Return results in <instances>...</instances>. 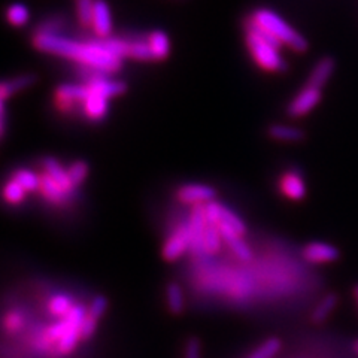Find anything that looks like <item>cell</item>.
Wrapping results in <instances>:
<instances>
[{
    "label": "cell",
    "instance_id": "obj_1",
    "mask_svg": "<svg viewBox=\"0 0 358 358\" xmlns=\"http://www.w3.org/2000/svg\"><path fill=\"white\" fill-rule=\"evenodd\" d=\"M33 45L42 52L73 60L87 71L103 75L115 73L122 64V59L110 50L106 39L75 41L60 35L36 31L33 36Z\"/></svg>",
    "mask_w": 358,
    "mask_h": 358
},
{
    "label": "cell",
    "instance_id": "obj_2",
    "mask_svg": "<svg viewBox=\"0 0 358 358\" xmlns=\"http://www.w3.org/2000/svg\"><path fill=\"white\" fill-rule=\"evenodd\" d=\"M246 47L250 50L254 62L266 72H282L287 69V63L281 55V43L267 36L264 31L250 21L245 30Z\"/></svg>",
    "mask_w": 358,
    "mask_h": 358
},
{
    "label": "cell",
    "instance_id": "obj_3",
    "mask_svg": "<svg viewBox=\"0 0 358 358\" xmlns=\"http://www.w3.org/2000/svg\"><path fill=\"white\" fill-rule=\"evenodd\" d=\"M251 22L278 43L287 45L297 52H305L308 50V41L291 27L281 15L271 9H257L251 17Z\"/></svg>",
    "mask_w": 358,
    "mask_h": 358
},
{
    "label": "cell",
    "instance_id": "obj_4",
    "mask_svg": "<svg viewBox=\"0 0 358 358\" xmlns=\"http://www.w3.org/2000/svg\"><path fill=\"white\" fill-rule=\"evenodd\" d=\"M90 96L87 84H63L55 88V105L64 114L81 112L83 105Z\"/></svg>",
    "mask_w": 358,
    "mask_h": 358
},
{
    "label": "cell",
    "instance_id": "obj_5",
    "mask_svg": "<svg viewBox=\"0 0 358 358\" xmlns=\"http://www.w3.org/2000/svg\"><path fill=\"white\" fill-rule=\"evenodd\" d=\"M192 248V234H189L188 222H182L178 226L166 239L163 245V259L169 263H173Z\"/></svg>",
    "mask_w": 358,
    "mask_h": 358
},
{
    "label": "cell",
    "instance_id": "obj_6",
    "mask_svg": "<svg viewBox=\"0 0 358 358\" xmlns=\"http://www.w3.org/2000/svg\"><path fill=\"white\" fill-rule=\"evenodd\" d=\"M321 97H322L321 88L306 84L289 102L287 108L288 115L293 118H301L310 114V112L321 102Z\"/></svg>",
    "mask_w": 358,
    "mask_h": 358
},
{
    "label": "cell",
    "instance_id": "obj_7",
    "mask_svg": "<svg viewBox=\"0 0 358 358\" xmlns=\"http://www.w3.org/2000/svg\"><path fill=\"white\" fill-rule=\"evenodd\" d=\"M205 210H206V218L210 224H214V226H218V224H226V226L231 227L233 230H236L239 234L246 233V226L243 220L234 214V212L224 206L220 201H210V203L205 205Z\"/></svg>",
    "mask_w": 358,
    "mask_h": 358
},
{
    "label": "cell",
    "instance_id": "obj_8",
    "mask_svg": "<svg viewBox=\"0 0 358 358\" xmlns=\"http://www.w3.org/2000/svg\"><path fill=\"white\" fill-rule=\"evenodd\" d=\"M215 196V188H212L210 185L206 184H185L182 187H179L176 192V199L181 201V203L192 205L193 208L210 203V201H214Z\"/></svg>",
    "mask_w": 358,
    "mask_h": 358
},
{
    "label": "cell",
    "instance_id": "obj_9",
    "mask_svg": "<svg viewBox=\"0 0 358 358\" xmlns=\"http://www.w3.org/2000/svg\"><path fill=\"white\" fill-rule=\"evenodd\" d=\"M339 255V250L326 242H310L301 250V257L310 264H329L338 260Z\"/></svg>",
    "mask_w": 358,
    "mask_h": 358
},
{
    "label": "cell",
    "instance_id": "obj_10",
    "mask_svg": "<svg viewBox=\"0 0 358 358\" xmlns=\"http://www.w3.org/2000/svg\"><path fill=\"white\" fill-rule=\"evenodd\" d=\"M90 72H92V71H90ZM87 85L92 88L93 92L105 96L106 99L117 97V96H121V94H124L127 92L126 83L110 80V78H108L106 75L97 73V72L90 73Z\"/></svg>",
    "mask_w": 358,
    "mask_h": 358
},
{
    "label": "cell",
    "instance_id": "obj_11",
    "mask_svg": "<svg viewBox=\"0 0 358 358\" xmlns=\"http://www.w3.org/2000/svg\"><path fill=\"white\" fill-rule=\"evenodd\" d=\"M93 31L99 39H109L112 35V29H114V22H112L110 8L105 0H96L92 15V26Z\"/></svg>",
    "mask_w": 358,
    "mask_h": 358
},
{
    "label": "cell",
    "instance_id": "obj_12",
    "mask_svg": "<svg viewBox=\"0 0 358 358\" xmlns=\"http://www.w3.org/2000/svg\"><path fill=\"white\" fill-rule=\"evenodd\" d=\"M218 230L222 236V241L227 243V246L230 248V251L236 255V259H239L241 262H250L252 259V252L251 248L243 241L242 234H239L236 230H233L231 227L226 226V224H218Z\"/></svg>",
    "mask_w": 358,
    "mask_h": 358
},
{
    "label": "cell",
    "instance_id": "obj_13",
    "mask_svg": "<svg viewBox=\"0 0 358 358\" xmlns=\"http://www.w3.org/2000/svg\"><path fill=\"white\" fill-rule=\"evenodd\" d=\"M108 112H109V99H106L105 96L93 92V90L90 88V96L87 97V100H85L84 105H83L81 114L88 121L99 122V121H102V120L106 118Z\"/></svg>",
    "mask_w": 358,
    "mask_h": 358
},
{
    "label": "cell",
    "instance_id": "obj_14",
    "mask_svg": "<svg viewBox=\"0 0 358 358\" xmlns=\"http://www.w3.org/2000/svg\"><path fill=\"white\" fill-rule=\"evenodd\" d=\"M281 193L293 201L303 200L306 197V184L303 181V176L297 171H288L282 175L281 182H279Z\"/></svg>",
    "mask_w": 358,
    "mask_h": 358
},
{
    "label": "cell",
    "instance_id": "obj_15",
    "mask_svg": "<svg viewBox=\"0 0 358 358\" xmlns=\"http://www.w3.org/2000/svg\"><path fill=\"white\" fill-rule=\"evenodd\" d=\"M42 166H43V172L48 176H51L54 181L64 189L66 194L71 196L75 192L76 188L73 187V184L71 181L67 169H64V167L54 159V157H47V159H43Z\"/></svg>",
    "mask_w": 358,
    "mask_h": 358
},
{
    "label": "cell",
    "instance_id": "obj_16",
    "mask_svg": "<svg viewBox=\"0 0 358 358\" xmlns=\"http://www.w3.org/2000/svg\"><path fill=\"white\" fill-rule=\"evenodd\" d=\"M336 69V62L331 57H322L320 59L315 66L312 67V71L309 73L308 83L309 85L322 88L329 83V80L331 78V75L334 73Z\"/></svg>",
    "mask_w": 358,
    "mask_h": 358
},
{
    "label": "cell",
    "instance_id": "obj_17",
    "mask_svg": "<svg viewBox=\"0 0 358 358\" xmlns=\"http://www.w3.org/2000/svg\"><path fill=\"white\" fill-rule=\"evenodd\" d=\"M38 78L33 73H24V75H18L14 78H9V80H5L2 83V87H0V99L2 102H6L9 97H13L14 94L22 92L33 84L36 83Z\"/></svg>",
    "mask_w": 358,
    "mask_h": 358
},
{
    "label": "cell",
    "instance_id": "obj_18",
    "mask_svg": "<svg viewBox=\"0 0 358 358\" xmlns=\"http://www.w3.org/2000/svg\"><path fill=\"white\" fill-rule=\"evenodd\" d=\"M39 193L43 196L45 200H48L52 205H62L71 197L69 194H66L64 189L45 172L41 175Z\"/></svg>",
    "mask_w": 358,
    "mask_h": 358
},
{
    "label": "cell",
    "instance_id": "obj_19",
    "mask_svg": "<svg viewBox=\"0 0 358 358\" xmlns=\"http://www.w3.org/2000/svg\"><path fill=\"white\" fill-rule=\"evenodd\" d=\"M148 47L152 55V60H164L171 54L169 36L162 30H154L147 36Z\"/></svg>",
    "mask_w": 358,
    "mask_h": 358
},
{
    "label": "cell",
    "instance_id": "obj_20",
    "mask_svg": "<svg viewBox=\"0 0 358 358\" xmlns=\"http://www.w3.org/2000/svg\"><path fill=\"white\" fill-rule=\"evenodd\" d=\"M267 131L268 136L279 142H300L305 139L303 130L288 124H273Z\"/></svg>",
    "mask_w": 358,
    "mask_h": 358
},
{
    "label": "cell",
    "instance_id": "obj_21",
    "mask_svg": "<svg viewBox=\"0 0 358 358\" xmlns=\"http://www.w3.org/2000/svg\"><path fill=\"white\" fill-rule=\"evenodd\" d=\"M166 303L173 315H181L185 308L184 291L178 282H171L166 287Z\"/></svg>",
    "mask_w": 358,
    "mask_h": 358
},
{
    "label": "cell",
    "instance_id": "obj_22",
    "mask_svg": "<svg viewBox=\"0 0 358 358\" xmlns=\"http://www.w3.org/2000/svg\"><path fill=\"white\" fill-rule=\"evenodd\" d=\"M30 20V10L22 3H10L6 8V21L13 27H24Z\"/></svg>",
    "mask_w": 358,
    "mask_h": 358
},
{
    "label": "cell",
    "instance_id": "obj_23",
    "mask_svg": "<svg viewBox=\"0 0 358 358\" xmlns=\"http://www.w3.org/2000/svg\"><path fill=\"white\" fill-rule=\"evenodd\" d=\"M73 306H75L73 300L66 294H55L48 301L50 313L54 317H59V318H64L66 315H69Z\"/></svg>",
    "mask_w": 358,
    "mask_h": 358
},
{
    "label": "cell",
    "instance_id": "obj_24",
    "mask_svg": "<svg viewBox=\"0 0 358 358\" xmlns=\"http://www.w3.org/2000/svg\"><path fill=\"white\" fill-rule=\"evenodd\" d=\"M13 179H15L27 193H35L41 187V176L30 169H24V167H22V169H17L13 173Z\"/></svg>",
    "mask_w": 358,
    "mask_h": 358
},
{
    "label": "cell",
    "instance_id": "obj_25",
    "mask_svg": "<svg viewBox=\"0 0 358 358\" xmlns=\"http://www.w3.org/2000/svg\"><path fill=\"white\" fill-rule=\"evenodd\" d=\"M26 196H27L26 189L22 188L13 178H10L3 187V199H5L6 203L10 205V206L21 205L22 201L26 200Z\"/></svg>",
    "mask_w": 358,
    "mask_h": 358
},
{
    "label": "cell",
    "instance_id": "obj_26",
    "mask_svg": "<svg viewBox=\"0 0 358 358\" xmlns=\"http://www.w3.org/2000/svg\"><path fill=\"white\" fill-rule=\"evenodd\" d=\"M222 236L218 230L217 226L214 224H208L205 233H203V248L205 252L208 254H217L221 250V245H222Z\"/></svg>",
    "mask_w": 358,
    "mask_h": 358
},
{
    "label": "cell",
    "instance_id": "obj_27",
    "mask_svg": "<svg viewBox=\"0 0 358 358\" xmlns=\"http://www.w3.org/2000/svg\"><path fill=\"white\" fill-rule=\"evenodd\" d=\"M336 305H338V297H336L334 294H327L315 306V309H313L312 321L313 322H324V321H326L331 315V312L334 310Z\"/></svg>",
    "mask_w": 358,
    "mask_h": 358
},
{
    "label": "cell",
    "instance_id": "obj_28",
    "mask_svg": "<svg viewBox=\"0 0 358 358\" xmlns=\"http://www.w3.org/2000/svg\"><path fill=\"white\" fill-rule=\"evenodd\" d=\"M281 341L276 338H271L257 346V348L248 355V358H273L279 351H281Z\"/></svg>",
    "mask_w": 358,
    "mask_h": 358
},
{
    "label": "cell",
    "instance_id": "obj_29",
    "mask_svg": "<svg viewBox=\"0 0 358 358\" xmlns=\"http://www.w3.org/2000/svg\"><path fill=\"white\" fill-rule=\"evenodd\" d=\"M88 164L84 160H76L69 167H67V173H69L71 181L75 188H80L88 176Z\"/></svg>",
    "mask_w": 358,
    "mask_h": 358
},
{
    "label": "cell",
    "instance_id": "obj_30",
    "mask_svg": "<svg viewBox=\"0 0 358 358\" xmlns=\"http://www.w3.org/2000/svg\"><path fill=\"white\" fill-rule=\"evenodd\" d=\"M96 0H76V15L83 26H92V15Z\"/></svg>",
    "mask_w": 358,
    "mask_h": 358
},
{
    "label": "cell",
    "instance_id": "obj_31",
    "mask_svg": "<svg viewBox=\"0 0 358 358\" xmlns=\"http://www.w3.org/2000/svg\"><path fill=\"white\" fill-rule=\"evenodd\" d=\"M106 308H108V300H106V297L97 296V297L93 299L92 303H90V306H88V309H87V315L99 321L100 318H102V317L105 315Z\"/></svg>",
    "mask_w": 358,
    "mask_h": 358
},
{
    "label": "cell",
    "instance_id": "obj_32",
    "mask_svg": "<svg viewBox=\"0 0 358 358\" xmlns=\"http://www.w3.org/2000/svg\"><path fill=\"white\" fill-rule=\"evenodd\" d=\"M63 24H64L63 18L51 17L48 20H45L36 31L38 33H51V35H59V30L63 27Z\"/></svg>",
    "mask_w": 358,
    "mask_h": 358
},
{
    "label": "cell",
    "instance_id": "obj_33",
    "mask_svg": "<svg viewBox=\"0 0 358 358\" xmlns=\"http://www.w3.org/2000/svg\"><path fill=\"white\" fill-rule=\"evenodd\" d=\"M24 326V318L20 312H9L6 318H5V327L10 331V333H15L20 331Z\"/></svg>",
    "mask_w": 358,
    "mask_h": 358
},
{
    "label": "cell",
    "instance_id": "obj_34",
    "mask_svg": "<svg viewBox=\"0 0 358 358\" xmlns=\"http://www.w3.org/2000/svg\"><path fill=\"white\" fill-rule=\"evenodd\" d=\"M97 324H99L97 320L85 315V320H84L83 327H81V338H83V341H88V339L93 338V334L96 333V329H97Z\"/></svg>",
    "mask_w": 358,
    "mask_h": 358
},
{
    "label": "cell",
    "instance_id": "obj_35",
    "mask_svg": "<svg viewBox=\"0 0 358 358\" xmlns=\"http://www.w3.org/2000/svg\"><path fill=\"white\" fill-rule=\"evenodd\" d=\"M185 358H200V342L196 338H192L185 345Z\"/></svg>",
    "mask_w": 358,
    "mask_h": 358
},
{
    "label": "cell",
    "instance_id": "obj_36",
    "mask_svg": "<svg viewBox=\"0 0 358 358\" xmlns=\"http://www.w3.org/2000/svg\"><path fill=\"white\" fill-rule=\"evenodd\" d=\"M6 102H2V127H0V131H2V138L5 136L6 133Z\"/></svg>",
    "mask_w": 358,
    "mask_h": 358
},
{
    "label": "cell",
    "instance_id": "obj_37",
    "mask_svg": "<svg viewBox=\"0 0 358 358\" xmlns=\"http://www.w3.org/2000/svg\"><path fill=\"white\" fill-rule=\"evenodd\" d=\"M352 350H354V352L358 355V339L352 343Z\"/></svg>",
    "mask_w": 358,
    "mask_h": 358
},
{
    "label": "cell",
    "instance_id": "obj_38",
    "mask_svg": "<svg viewBox=\"0 0 358 358\" xmlns=\"http://www.w3.org/2000/svg\"><path fill=\"white\" fill-rule=\"evenodd\" d=\"M354 297H355L357 303H358V287H355V289H354Z\"/></svg>",
    "mask_w": 358,
    "mask_h": 358
}]
</instances>
